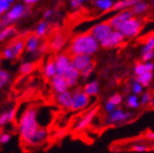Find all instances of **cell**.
Segmentation results:
<instances>
[{"instance_id": "obj_1", "label": "cell", "mask_w": 154, "mask_h": 153, "mask_svg": "<svg viewBox=\"0 0 154 153\" xmlns=\"http://www.w3.org/2000/svg\"><path fill=\"white\" fill-rule=\"evenodd\" d=\"M41 126L38 122V110L33 107L27 108L19 121V134L21 140L30 146L35 133Z\"/></svg>"}, {"instance_id": "obj_2", "label": "cell", "mask_w": 154, "mask_h": 153, "mask_svg": "<svg viewBox=\"0 0 154 153\" xmlns=\"http://www.w3.org/2000/svg\"><path fill=\"white\" fill-rule=\"evenodd\" d=\"M100 43L89 33L74 37L70 45V54L72 56L88 55L93 56L98 52Z\"/></svg>"}, {"instance_id": "obj_3", "label": "cell", "mask_w": 154, "mask_h": 153, "mask_svg": "<svg viewBox=\"0 0 154 153\" xmlns=\"http://www.w3.org/2000/svg\"><path fill=\"white\" fill-rule=\"evenodd\" d=\"M143 25H144V22L141 18L134 16L133 18L126 21L125 23H123V24L118 28V30L120 31L125 38L132 39V38L136 37L140 33L141 29L143 27Z\"/></svg>"}, {"instance_id": "obj_4", "label": "cell", "mask_w": 154, "mask_h": 153, "mask_svg": "<svg viewBox=\"0 0 154 153\" xmlns=\"http://www.w3.org/2000/svg\"><path fill=\"white\" fill-rule=\"evenodd\" d=\"M72 111H82L88 108L90 104V98L84 93L81 88H75L72 92Z\"/></svg>"}, {"instance_id": "obj_5", "label": "cell", "mask_w": 154, "mask_h": 153, "mask_svg": "<svg viewBox=\"0 0 154 153\" xmlns=\"http://www.w3.org/2000/svg\"><path fill=\"white\" fill-rule=\"evenodd\" d=\"M134 117L133 112L124 111L123 109L117 107L115 108L112 112L108 113L107 118L105 119V123L108 125H115V124H119V123H124L130 120Z\"/></svg>"}, {"instance_id": "obj_6", "label": "cell", "mask_w": 154, "mask_h": 153, "mask_svg": "<svg viewBox=\"0 0 154 153\" xmlns=\"http://www.w3.org/2000/svg\"><path fill=\"white\" fill-rule=\"evenodd\" d=\"M113 30L114 29L109 25L108 22H103V23H100V24L92 27L89 34L93 37L99 43H101L103 41H104L106 38L109 36V34L113 31Z\"/></svg>"}, {"instance_id": "obj_7", "label": "cell", "mask_w": 154, "mask_h": 153, "mask_svg": "<svg viewBox=\"0 0 154 153\" xmlns=\"http://www.w3.org/2000/svg\"><path fill=\"white\" fill-rule=\"evenodd\" d=\"M54 64H55L57 74L63 75L68 69L72 66L71 57L66 53H60L53 58Z\"/></svg>"}, {"instance_id": "obj_8", "label": "cell", "mask_w": 154, "mask_h": 153, "mask_svg": "<svg viewBox=\"0 0 154 153\" xmlns=\"http://www.w3.org/2000/svg\"><path fill=\"white\" fill-rule=\"evenodd\" d=\"M124 41H125V37L123 36V34L120 31H119V30L114 29L109 34V36L100 43V46H102L103 48L105 49H111L119 46Z\"/></svg>"}, {"instance_id": "obj_9", "label": "cell", "mask_w": 154, "mask_h": 153, "mask_svg": "<svg viewBox=\"0 0 154 153\" xmlns=\"http://www.w3.org/2000/svg\"><path fill=\"white\" fill-rule=\"evenodd\" d=\"M134 17V14L131 10H124L119 11L118 14H116L115 16H113L112 18H110V20L108 21L109 25L112 26L113 29L118 30V28L126 21L130 20L131 18Z\"/></svg>"}, {"instance_id": "obj_10", "label": "cell", "mask_w": 154, "mask_h": 153, "mask_svg": "<svg viewBox=\"0 0 154 153\" xmlns=\"http://www.w3.org/2000/svg\"><path fill=\"white\" fill-rule=\"evenodd\" d=\"M71 62L72 67L80 72L85 68H87L91 62H93V59H92L91 56L77 55V56H72Z\"/></svg>"}, {"instance_id": "obj_11", "label": "cell", "mask_w": 154, "mask_h": 153, "mask_svg": "<svg viewBox=\"0 0 154 153\" xmlns=\"http://www.w3.org/2000/svg\"><path fill=\"white\" fill-rule=\"evenodd\" d=\"M99 111V107H93L91 108L87 114H85V116H83L80 120L77 122V124L75 126V130L77 132L83 131L84 129H86L96 117V115Z\"/></svg>"}, {"instance_id": "obj_12", "label": "cell", "mask_w": 154, "mask_h": 153, "mask_svg": "<svg viewBox=\"0 0 154 153\" xmlns=\"http://www.w3.org/2000/svg\"><path fill=\"white\" fill-rule=\"evenodd\" d=\"M51 87L56 94H60L69 90L67 82L62 75L56 74L53 78L50 79Z\"/></svg>"}, {"instance_id": "obj_13", "label": "cell", "mask_w": 154, "mask_h": 153, "mask_svg": "<svg viewBox=\"0 0 154 153\" xmlns=\"http://www.w3.org/2000/svg\"><path fill=\"white\" fill-rule=\"evenodd\" d=\"M65 78L69 88H72L77 86L80 80V72L72 67V65L68 69V71L62 75Z\"/></svg>"}, {"instance_id": "obj_14", "label": "cell", "mask_w": 154, "mask_h": 153, "mask_svg": "<svg viewBox=\"0 0 154 153\" xmlns=\"http://www.w3.org/2000/svg\"><path fill=\"white\" fill-rule=\"evenodd\" d=\"M55 100H56V103L59 106L62 107V108H64V109H71V107H72V91L68 90V91H66V92H63V93L56 94Z\"/></svg>"}, {"instance_id": "obj_15", "label": "cell", "mask_w": 154, "mask_h": 153, "mask_svg": "<svg viewBox=\"0 0 154 153\" xmlns=\"http://www.w3.org/2000/svg\"><path fill=\"white\" fill-rule=\"evenodd\" d=\"M84 93L88 95L89 98L95 97L99 94L100 92V83L98 80H92L87 83L82 88Z\"/></svg>"}, {"instance_id": "obj_16", "label": "cell", "mask_w": 154, "mask_h": 153, "mask_svg": "<svg viewBox=\"0 0 154 153\" xmlns=\"http://www.w3.org/2000/svg\"><path fill=\"white\" fill-rule=\"evenodd\" d=\"M66 42V39L62 33H56L55 35L53 36L52 41L50 42V47L53 51H60L64 47Z\"/></svg>"}, {"instance_id": "obj_17", "label": "cell", "mask_w": 154, "mask_h": 153, "mask_svg": "<svg viewBox=\"0 0 154 153\" xmlns=\"http://www.w3.org/2000/svg\"><path fill=\"white\" fill-rule=\"evenodd\" d=\"M40 46H41V41H40V38H38L37 35L30 36L25 43V47H26V51L31 54L38 52Z\"/></svg>"}, {"instance_id": "obj_18", "label": "cell", "mask_w": 154, "mask_h": 153, "mask_svg": "<svg viewBox=\"0 0 154 153\" xmlns=\"http://www.w3.org/2000/svg\"><path fill=\"white\" fill-rule=\"evenodd\" d=\"M24 12H25V8H24V6H22V5H16V6H14L12 9L9 12H8V14L5 15V16H6V18L9 20V22L11 24L13 21L17 20L21 16H23Z\"/></svg>"}, {"instance_id": "obj_19", "label": "cell", "mask_w": 154, "mask_h": 153, "mask_svg": "<svg viewBox=\"0 0 154 153\" xmlns=\"http://www.w3.org/2000/svg\"><path fill=\"white\" fill-rule=\"evenodd\" d=\"M48 135V132L46 128L44 127H40L38 129V131L35 133L33 138L31 140V143H30V146H38V145L42 144L46 138H47Z\"/></svg>"}, {"instance_id": "obj_20", "label": "cell", "mask_w": 154, "mask_h": 153, "mask_svg": "<svg viewBox=\"0 0 154 153\" xmlns=\"http://www.w3.org/2000/svg\"><path fill=\"white\" fill-rule=\"evenodd\" d=\"M149 4L145 1V0H140V1H138L132 9V11L134 16H141L144 13H146L148 11H149Z\"/></svg>"}, {"instance_id": "obj_21", "label": "cell", "mask_w": 154, "mask_h": 153, "mask_svg": "<svg viewBox=\"0 0 154 153\" xmlns=\"http://www.w3.org/2000/svg\"><path fill=\"white\" fill-rule=\"evenodd\" d=\"M138 1L140 0H119L117 3L113 4L112 10L114 11H124V10H131Z\"/></svg>"}, {"instance_id": "obj_22", "label": "cell", "mask_w": 154, "mask_h": 153, "mask_svg": "<svg viewBox=\"0 0 154 153\" xmlns=\"http://www.w3.org/2000/svg\"><path fill=\"white\" fill-rule=\"evenodd\" d=\"M16 117V110L15 108H11L0 115V128L6 125L8 122L12 121Z\"/></svg>"}, {"instance_id": "obj_23", "label": "cell", "mask_w": 154, "mask_h": 153, "mask_svg": "<svg viewBox=\"0 0 154 153\" xmlns=\"http://www.w3.org/2000/svg\"><path fill=\"white\" fill-rule=\"evenodd\" d=\"M9 46L11 47V49L13 53L14 57L17 58L25 49V41L23 40H16L11 44H10Z\"/></svg>"}, {"instance_id": "obj_24", "label": "cell", "mask_w": 154, "mask_h": 153, "mask_svg": "<svg viewBox=\"0 0 154 153\" xmlns=\"http://www.w3.org/2000/svg\"><path fill=\"white\" fill-rule=\"evenodd\" d=\"M42 72H43V75L48 79L53 78L54 76L57 74L55 64H54L53 59H50V60L47 61V62H46V64L43 67V71Z\"/></svg>"}, {"instance_id": "obj_25", "label": "cell", "mask_w": 154, "mask_h": 153, "mask_svg": "<svg viewBox=\"0 0 154 153\" xmlns=\"http://www.w3.org/2000/svg\"><path fill=\"white\" fill-rule=\"evenodd\" d=\"M153 77H154V75L152 72H146L140 76L135 77L134 80L139 83L143 87H147L150 85L151 81L153 80Z\"/></svg>"}, {"instance_id": "obj_26", "label": "cell", "mask_w": 154, "mask_h": 153, "mask_svg": "<svg viewBox=\"0 0 154 153\" xmlns=\"http://www.w3.org/2000/svg\"><path fill=\"white\" fill-rule=\"evenodd\" d=\"M126 105L130 109H138L140 107L139 98L134 94L129 95L126 99Z\"/></svg>"}, {"instance_id": "obj_27", "label": "cell", "mask_w": 154, "mask_h": 153, "mask_svg": "<svg viewBox=\"0 0 154 153\" xmlns=\"http://www.w3.org/2000/svg\"><path fill=\"white\" fill-rule=\"evenodd\" d=\"M36 69V65L33 62H25L19 67V73L21 75H28L33 72Z\"/></svg>"}, {"instance_id": "obj_28", "label": "cell", "mask_w": 154, "mask_h": 153, "mask_svg": "<svg viewBox=\"0 0 154 153\" xmlns=\"http://www.w3.org/2000/svg\"><path fill=\"white\" fill-rule=\"evenodd\" d=\"M16 32V29H15L14 26H7L5 28H3L2 30H0V42L4 41L5 40L9 39L10 37L13 36Z\"/></svg>"}, {"instance_id": "obj_29", "label": "cell", "mask_w": 154, "mask_h": 153, "mask_svg": "<svg viewBox=\"0 0 154 153\" xmlns=\"http://www.w3.org/2000/svg\"><path fill=\"white\" fill-rule=\"evenodd\" d=\"M11 79V74L8 71L0 69V90L4 88L10 83Z\"/></svg>"}, {"instance_id": "obj_30", "label": "cell", "mask_w": 154, "mask_h": 153, "mask_svg": "<svg viewBox=\"0 0 154 153\" xmlns=\"http://www.w3.org/2000/svg\"><path fill=\"white\" fill-rule=\"evenodd\" d=\"M94 71H95V63L93 61V62H91L87 68H85L82 72H80V78H83L85 80L89 78L92 75V73L94 72Z\"/></svg>"}, {"instance_id": "obj_31", "label": "cell", "mask_w": 154, "mask_h": 153, "mask_svg": "<svg viewBox=\"0 0 154 153\" xmlns=\"http://www.w3.org/2000/svg\"><path fill=\"white\" fill-rule=\"evenodd\" d=\"M95 4L97 8H99L100 10L104 11L112 10V8H113L112 0H96Z\"/></svg>"}, {"instance_id": "obj_32", "label": "cell", "mask_w": 154, "mask_h": 153, "mask_svg": "<svg viewBox=\"0 0 154 153\" xmlns=\"http://www.w3.org/2000/svg\"><path fill=\"white\" fill-rule=\"evenodd\" d=\"M154 51V36H150L149 39L146 41L145 44L143 45L141 54L147 53V52H151Z\"/></svg>"}, {"instance_id": "obj_33", "label": "cell", "mask_w": 154, "mask_h": 153, "mask_svg": "<svg viewBox=\"0 0 154 153\" xmlns=\"http://www.w3.org/2000/svg\"><path fill=\"white\" fill-rule=\"evenodd\" d=\"M131 90H132V93L134 95L139 96L144 92V91H143L144 87L138 82H136L135 80H133L132 83H131Z\"/></svg>"}, {"instance_id": "obj_34", "label": "cell", "mask_w": 154, "mask_h": 153, "mask_svg": "<svg viewBox=\"0 0 154 153\" xmlns=\"http://www.w3.org/2000/svg\"><path fill=\"white\" fill-rule=\"evenodd\" d=\"M107 101H109L115 107H119L123 103V96L119 93H116L110 96Z\"/></svg>"}, {"instance_id": "obj_35", "label": "cell", "mask_w": 154, "mask_h": 153, "mask_svg": "<svg viewBox=\"0 0 154 153\" xmlns=\"http://www.w3.org/2000/svg\"><path fill=\"white\" fill-rule=\"evenodd\" d=\"M134 75L136 76H140L146 72H149L147 71V68H146V65L144 62H139V63H137L134 68Z\"/></svg>"}, {"instance_id": "obj_36", "label": "cell", "mask_w": 154, "mask_h": 153, "mask_svg": "<svg viewBox=\"0 0 154 153\" xmlns=\"http://www.w3.org/2000/svg\"><path fill=\"white\" fill-rule=\"evenodd\" d=\"M152 97V94L150 91H145L140 95V99H139V102H140V105L141 106H146L148 105L150 102V99Z\"/></svg>"}, {"instance_id": "obj_37", "label": "cell", "mask_w": 154, "mask_h": 153, "mask_svg": "<svg viewBox=\"0 0 154 153\" xmlns=\"http://www.w3.org/2000/svg\"><path fill=\"white\" fill-rule=\"evenodd\" d=\"M47 28H48V25L46 24L45 22L41 23V24L38 25V27H37L36 35H37L38 38H41V37L44 36V35L46 34V32H47Z\"/></svg>"}, {"instance_id": "obj_38", "label": "cell", "mask_w": 154, "mask_h": 153, "mask_svg": "<svg viewBox=\"0 0 154 153\" xmlns=\"http://www.w3.org/2000/svg\"><path fill=\"white\" fill-rule=\"evenodd\" d=\"M149 148H147V146L144 144H141V143H138V144H134L132 146L131 148V150H133L134 152H139V153H142V152H145L147 151Z\"/></svg>"}, {"instance_id": "obj_39", "label": "cell", "mask_w": 154, "mask_h": 153, "mask_svg": "<svg viewBox=\"0 0 154 153\" xmlns=\"http://www.w3.org/2000/svg\"><path fill=\"white\" fill-rule=\"evenodd\" d=\"M154 58V51L151 52H147V53H143L141 54V59L142 62H149Z\"/></svg>"}, {"instance_id": "obj_40", "label": "cell", "mask_w": 154, "mask_h": 153, "mask_svg": "<svg viewBox=\"0 0 154 153\" xmlns=\"http://www.w3.org/2000/svg\"><path fill=\"white\" fill-rule=\"evenodd\" d=\"M11 139V135L10 133H4L2 134H0V144L1 145H5L7 143H9Z\"/></svg>"}, {"instance_id": "obj_41", "label": "cell", "mask_w": 154, "mask_h": 153, "mask_svg": "<svg viewBox=\"0 0 154 153\" xmlns=\"http://www.w3.org/2000/svg\"><path fill=\"white\" fill-rule=\"evenodd\" d=\"M115 108H117V107H115L109 101H106L105 103H104V111L106 113H110L112 112Z\"/></svg>"}, {"instance_id": "obj_42", "label": "cell", "mask_w": 154, "mask_h": 153, "mask_svg": "<svg viewBox=\"0 0 154 153\" xmlns=\"http://www.w3.org/2000/svg\"><path fill=\"white\" fill-rule=\"evenodd\" d=\"M0 8L3 10V11H6L9 10L10 8V3L7 0H0Z\"/></svg>"}, {"instance_id": "obj_43", "label": "cell", "mask_w": 154, "mask_h": 153, "mask_svg": "<svg viewBox=\"0 0 154 153\" xmlns=\"http://www.w3.org/2000/svg\"><path fill=\"white\" fill-rule=\"evenodd\" d=\"M84 1H85V0H72L71 5H72V8H77V7H79Z\"/></svg>"}, {"instance_id": "obj_44", "label": "cell", "mask_w": 154, "mask_h": 153, "mask_svg": "<svg viewBox=\"0 0 154 153\" xmlns=\"http://www.w3.org/2000/svg\"><path fill=\"white\" fill-rule=\"evenodd\" d=\"M145 138H147L148 140H152L154 141V132H149L145 134Z\"/></svg>"}, {"instance_id": "obj_45", "label": "cell", "mask_w": 154, "mask_h": 153, "mask_svg": "<svg viewBox=\"0 0 154 153\" xmlns=\"http://www.w3.org/2000/svg\"><path fill=\"white\" fill-rule=\"evenodd\" d=\"M149 105L150 108H154V95L151 97V99H150V102H149Z\"/></svg>"}, {"instance_id": "obj_46", "label": "cell", "mask_w": 154, "mask_h": 153, "mask_svg": "<svg viewBox=\"0 0 154 153\" xmlns=\"http://www.w3.org/2000/svg\"><path fill=\"white\" fill-rule=\"evenodd\" d=\"M37 1H38V0H25V2L26 4H32V3H35Z\"/></svg>"}, {"instance_id": "obj_47", "label": "cell", "mask_w": 154, "mask_h": 153, "mask_svg": "<svg viewBox=\"0 0 154 153\" xmlns=\"http://www.w3.org/2000/svg\"><path fill=\"white\" fill-rule=\"evenodd\" d=\"M51 13H52V11L49 10V11H46L45 13H44V17L45 18H47V17H49L50 16V15H51Z\"/></svg>"}, {"instance_id": "obj_48", "label": "cell", "mask_w": 154, "mask_h": 153, "mask_svg": "<svg viewBox=\"0 0 154 153\" xmlns=\"http://www.w3.org/2000/svg\"><path fill=\"white\" fill-rule=\"evenodd\" d=\"M150 5H151V7L154 9V0H150Z\"/></svg>"}, {"instance_id": "obj_49", "label": "cell", "mask_w": 154, "mask_h": 153, "mask_svg": "<svg viewBox=\"0 0 154 153\" xmlns=\"http://www.w3.org/2000/svg\"><path fill=\"white\" fill-rule=\"evenodd\" d=\"M4 13V11H3V10L1 9V8H0V15H1V14H3Z\"/></svg>"}, {"instance_id": "obj_50", "label": "cell", "mask_w": 154, "mask_h": 153, "mask_svg": "<svg viewBox=\"0 0 154 153\" xmlns=\"http://www.w3.org/2000/svg\"><path fill=\"white\" fill-rule=\"evenodd\" d=\"M7 1H8V2H9V3H11V2H13V1H14V0H7Z\"/></svg>"}]
</instances>
